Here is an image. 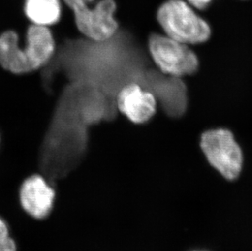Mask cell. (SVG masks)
<instances>
[{
    "mask_svg": "<svg viewBox=\"0 0 252 251\" xmlns=\"http://www.w3.org/2000/svg\"><path fill=\"white\" fill-rule=\"evenodd\" d=\"M26 43L20 44L16 31L9 30L0 34V64L13 74H27L45 66L54 56L56 42L48 26L31 24Z\"/></svg>",
    "mask_w": 252,
    "mask_h": 251,
    "instance_id": "1",
    "label": "cell"
},
{
    "mask_svg": "<svg viewBox=\"0 0 252 251\" xmlns=\"http://www.w3.org/2000/svg\"><path fill=\"white\" fill-rule=\"evenodd\" d=\"M157 20L167 36L185 44L203 43L211 35L209 25L185 0H167L158 9Z\"/></svg>",
    "mask_w": 252,
    "mask_h": 251,
    "instance_id": "2",
    "label": "cell"
},
{
    "mask_svg": "<svg viewBox=\"0 0 252 251\" xmlns=\"http://www.w3.org/2000/svg\"><path fill=\"white\" fill-rule=\"evenodd\" d=\"M74 15V22L82 35L102 43L110 40L119 31L115 18L117 4L114 0H100L93 7L84 0H63Z\"/></svg>",
    "mask_w": 252,
    "mask_h": 251,
    "instance_id": "3",
    "label": "cell"
},
{
    "mask_svg": "<svg viewBox=\"0 0 252 251\" xmlns=\"http://www.w3.org/2000/svg\"><path fill=\"white\" fill-rule=\"evenodd\" d=\"M201 148L207 161L223 177L233 180L240 175L243 157L229 130L216 129L202 135Z\"/></svg>",
    "mask_w": 252,
    "mask_h": 251,
    "instance_id": "4",
    "label": "cell"
},
{
    "mask_svg": "<svg viewBox=\"0 0 252 251\" xmlns=\"http://www.w3.org/2000/svg\"><path fill=\"white\" fill-rule=\"evenodd\" d=\"M149 48L153 60L165 74L179 78L197 71V57L185 43L168 36L152 34L149 39Z\"/></svg>",
    "mask_w": 252,
    "mask_h": 251,
    "instance_id": "5",
    "label": "cell"
},
{
    "mask_svg": "<svg viewBox=\"0 0 252 251\" xmlns=\"http://www.w3.org/2000/svg\"><path fill=\"white\" fill-rule=\"evenodd\" d=\"M56 190L40 174H33L22 182L19 201L23 211L36 220L48 217L53 211Z\"/></svg>",
    "mask_w": 252,
    "mask_h": 251,
    "instance_id": "6",
    "label": "cell"
},
{
    "mask_svg": "<svg viewBox=\"0 0 252 251\" xmlns=\"http://www.w3.org/2000/svg\"><path fill=\"white\" fill-rule=\"evenodd\" d=\"M117 109L134 124L149 121L156 111V98L136 83L124 85L115 97Z\"/></svg>",
    "mask_w": 252,
    "mask_h": 251,
    "instance_id": "7",
    "label": "cell"
},
{
    "mask_svg": "<svg viewBox=\"0 0 252 251\" xmlns=\"http://www.w3.org/2000/svg\"><path fill=\"white\" fill-rule=\"evenodd\" d=\"M23 11L31 24L54 26L62 17L61 0H25Z\"/></svg>",
    "mask_w": 252,
    "mask_h": 251,
    "instance_id": "8",
    "label": "cell"
},
{
    "mask_svg": "<svg viewBox=\"0 0 252 251\" xmlns=\"http://www.w3.org/2000/svg\"><path fill=\"white\" fill-rule=\"evenodd\" d=\"M160 81L162 87L158 84L155 92L164 106L166 111L173 116L183 114L186 107V89L183 83L176 77Z\"/></svg>",
    "mask_w": 252,
    "mask_h": 251,
    "instance_id": "9",
    "label": "cell"
},
{
    "mask_svg": "<svg viewBox=\"0 0 252 251\" xmlns=\"http://www.w3.org/2000/svg\"><path fill=\"white\" fill-rule=\"evenodd\" d=\"M17 243L10 234L6 221L0 217V251H17Z\"/></svg>",
    "mask_w": 252,
    "mask_h": 251,
    "instance_id": "10",
    "label": "cell"
},
{
    "mask_svg": "<svg viewBox=\"0 0 252 251\" xmlns=\"http://www.w3.org/2000/svg\"><path fill=\"white\" fill-rule=\"evenodd\" d=\"M193 7L197 9H204L213 0H186Z\"/></svg>",
    "mask_w": 252,
    "mask_h": 251,
    "instance_id": "11",
    "label": "cell"
},
{
    "mask_svg": "<svg viewBox=\"0 0 252 251\" xmlns=\"http://www.w3.org/2000/svg\"><path fill=\"white\" fill-rule=\"evenodd\" d=\"M84 1H85V2H88V3H89V4H91V3H92V2H94L95 0H84Z\"/></svg>",
    "mask_w": 252,
    "mask_h": 251,
    "instance_id": "12",
    "label": "cell"
},
{
    "mask_svg": "<svg viewBox=\"0 0 252 251\" xmlns=\"http://www.w3.org/2000/svg\"></svg>",
    "mask_w": 252,
    "mask_h": 251,
    "instance_id": "13",
    "label": "cell"
}]
</instances>
